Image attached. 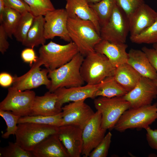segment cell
I'll use <instances>...</instances> for the list:
<instances>
[{"instance_id": "1", "label": "cell", "mask_w": 157, "mask_h": 157, "mask_svg": "<svg viewBox=\"0 0 157 157\" xmlns=\"http://www.w3.org/2000/svg\"><path fill=\"white\" fill-rule=\"evenodd\" d=\"M67 29L71 41L84 57L95 51V46L102 40L92 22L77 16L68 17Z\"/></svg>"}, {"instance_id": "2", "label": "cell", "mask_w": 157, "mask_h": 157, "mask_svg": "<svg viewBox=\"0 0 157 157\" xmlns=\"http://www.w3.org/2000/svg\"><path fill=\"white\" fill-rule=\"evenodd\" d=\"M84 57L79 52L69 62L55 69L49 71L48 74L51 85L49 91L53 92L58 88L83 85L85 82L80 73Z\"/></svg>"}, {"instance_id": "3", "label": "cell", "mask_w": 157, "mask_h": 157, "mask_svg": "<svg viewBox=\"0 0 157 157\" xmlns=\"http://www.w3.org/2000/svg\"><path fill=\"white\" fill-rule=\"evenodd\" d=\"M115 68L105 56L94 51L84 58L80 73L87 84L95 85L107 77L113 76Z\"/></svg>"}, {"instance_id": "4", "label": "cell", "mask_w": 157, "mask_h": 157, "mask_svg": "<svg viewBox=\"0 0 157 157\" xmlns=\"http://www.w3.org/2000/svg\"><path fill=\"white\" fill-rule=\"evenodd\" d=\"M38 58L49 71L60 67L70 61L79 51L72 41L61 45L52 41L41 46L38 50Z\"/></svg>"}, {"instance_id": "5", "label": "cell", "mask_w": 157, "mask_h": 157, "mask_svg": "<svg viewBox=\"0 0 157 157\" xmlns=\"http://www.w3.org/2000/svg\"><path fill=\"white\" fill-rule=\"evenodd\" d=\"M17 126L15 142L24 149L31 152L48 137L57 133L58 127L28 122L18 124Z\"/></svg>"}, {"instance_id": "6", "label": "cell", "mask_w": 157, "mask_h": 157, "mask_svg": "<svg viewBox=\"0 0 157 157\" xmlns=\"http://www.w3.org/2000/svg\"><path fill=\"white\" fill-rule=\"evenodd\" d=\"M156 119L157 102L128 109L121 116L114 129L120 132L130 129H145Z\"/></svg>"}, {"instance_id": "7", "label": "cell", "mask_w": 157, "mask_h": 157, "mask_svg": "<svg viewBox=\"0 0 157 157\" xmlns=\"http://www.w3.org/2000/svg\"><path fill=\"white\" fill-rule=\"evenodd\" d=\"M94 103L97 111L101 114V126L106 130L114 128L123 113L130 108L129 103L123 97H99L95 98Z\"/></svg>"}, {"instance_id": "8", "label": "cell", "mask_w": 157, "mask_h": 157, "mask_svg": "<svg viewBox=\"0 0 157 157\" xmlns=\"http://www.w3.org/2000/svg\"><path fill=\"white\" fill-rule=\"evenodd\" d=\"M129 32L128 17L116 3L109 20L101 27L100 35L102 39L112 42L125 43Z\"/></svg>"}, {"instance_id": "9", "label": "cell", "mask_w": 157, "mask_h": 157, "mask_svg": "<svg viewBox=\"0 0 157 157\" xmlns=\"http://www.w3.org/2000/svg\"><path fill=\"white\" fill-rule=\"evenodd\" d=\"M35 96L33 91H20L10 87L7 96L0 103V110L10 111L20 117L30 115Z\"/></svg>"}, {"instance_id": "10", "label": "cell", "mask_w": 157, "mask_h": 157, "mask_svg": "<svg viewBox=\"0 0 157 157\" xmlns=\"http://www.w3.org/2000/svg\"><path fill=\"white\" fill-rule=\"evenodd\" d=\"M42 65L43 62L38 57L27 72L20 76L15 75L13 76L12 87L24 91L44 85L48 90L51 83L48 76L49 70L47 68L41 69L40 67Z\"/></svg>"}, {"instance_id": "11", "label": "cell", "mask_w": 157, "mask_h": 157, "mask_svg": "<svg viewBox=\"0 0 157 157\" xmlns=\"http://www.w3.org/2000/svg\"><path fill=\"white\" fill-rule=\"evenodd\" d=\"M157 97V86L153 80L141 76L135 87L123 97L128 101L130 108L151 104Z\"/></svg>"}, {"instance_id": "12", "label": "cell", "mask_w": 157, "mask_h": 157, "mask_svg": "<svg viewBox=\"0 0 157 157\" xmlns=\"http://www.w3.org/2000/svg\"><path fill=\"white\" fill-rule=\"evenodd\" d=\"M44 36L46 40L58 37L65 41H71L67 29L68 14L65 9H55L44 16Z\"/></svg>"}, {"instance_id": "13", "label": "cell", "mask_w": 157, "mask_h": 157, "mask_svg": "<svg viewBox=\"0 0 157 157\" xmlns=\"http://www.w3.org/2000/svg\"><path fill=\"white\" fill-rule=\"evenodd\" d=\"M84 101L72 102L62 107V126L73 125L83 129L95 113Z\"/></svg>"}, {"instance_id": "14", "label": "cell", "mask_w": 157, "mask_h": 157, "mask_svg": "<svg viewBox=\"0 0 157 157\" xmlns=\"http://www.w3.org/2000/svg\"><path fill=\"white\" fill-rule=\"evenodd\" d=\"M106 130L101 126V115L97 111L82 131L83 145L81 155L89 156L91 152L105 135Z\"/></svg>"}, {"instance_id": "15", "label": "cell", "mask_w": 157, "mask_h": 157, "mask_svg": "<svg viewBox=\"0 0 157 157\" xmlns=\"http://www.w3.org/2000/svg\"><path fill=\"white\" fill-rule=\"evenodd\" d=\"M83 129L73 125H64L58 127L59 138L66 149L69 157H80L83 141Z\"/></svg>"}, {"instance_id": "16", "label": "cell", "mask_w": 157, "mask_h": 157, "mask_svg": "<svg viewBox=\"0 0 157 157\" xmlns=\"http://www.w3.org/2000/svg\"><path fill=\"white\" fill-rule=\"evenodd\" d=\"M101 84L58 88L53 92L57 96L58 106L62 108L66 103L85 100L88 98L95 99V94Z\"/></svg>"}, {"instance_id": "17", "label": "cell", "mask_w": 157, "mask_h": 157, "mask_svg": "<svg viewBox=\"0 0 157 157\" xmlns=\"http://www.w3.org/2000/svg\"><path fill=\"white\" fill-rule=\"evenodd\" d=\"M130 36L136 35L152 24L157 18V12L145 3L128 17Z\"/></svg>"}, {"instance_id": "18", "label": "cell", "mask_w": 157, "mask_h": 157, "mask_svg": "<svg viewBox=\"0 0 157 157\" xmlns=\"http://www.w3.org/2000/svg\"><path fill=\"white\" fill-rule=\"evenodd\" d=\"M125 43H113L102 39L95 47V51L105 56L115 68L127 63L128 57Z\"/></svg>"}, {"instance_id": "19", "label": "cell", "mask_w": 157, "mask_h": 157, "mask_svg": "<svg viewBox=\"0 0 157 157\" xmlns=\"http://www.w3.org/2000/svg\"><path fill=\"white\" fill-rule=\"evenodd\" d=\"M34 157H69L57 133L50 135L32 151Z\"/></svg>"}, {"instance_id": "20", "label": "cell", "mask_w": 157, "mask_h": 157, "mask_svg": "<svg viewBox=\"0 0 157 157\" xmlns=\"http://www.w3.org/2000/svg\"><path fill=\"white\" fill-rule=\"evenodd\" d=\"M57 97L54 92L49 91L42 96H35L30 115L51 116L62 111L57 104Z\"/></svg>"}, {"instance_id": "21", "label": "cell", "mask_w": 157, "mask_h": 157, "mask_svg": "<svg viewBox=\"0 0 157 157\" xmlns=\"http://www.w3.org/2000/svg\"><path fill=\"white\" fill-rule=\"evenodd\" d=\"M65 9L69 17L77 16L84 20H90L94 24L100 35L101 26L98 18L87 0H65Z\"/></svg>"}, {"instance_id": "22", "label": "cell", "mask_w": 157, "mask_h": 157, "mask_svg": "<svg viewBox=\"0 0 157 157\" xmlns=\"http://www.w3.org/2000/svg\"><path fill=\"white\" fill-rule=\"evenodd\" d=\"M128 54L126 63L142 76L153 80L157 78V72L152 66L145 53L142 50L132 49Z\"/></svg>"}, {"instance_id": "23", "label": "cell", "mask_w": 157, "mask_h": 157, "mask_svg": "<svg viewBox=\"0 0 157 157\" xmlns=\"http://www.w3.org/2000/svg\"><path fill=\"white\" fill-rule=\"evenodd\" d=\"M141 76L127 63L116 68L113 75L116 81L128 92L135 87Z\"/></svg>"}, {"instance_id": "24", "label": "cell", "mask_w": 157, "mask_h": 157, "mask_svg": "<svg viewBox=\"0 0 157 157\" xmlns=\"http://www.w3.org/2000/svg\"><path fill=\"white\" fill-rule=\"evenodd\" d=\"M44 23L43 16L35 17L26 39L22 45L28 47L33 48L45 44L46 39L44 36Z\"/></svg>"}, {"instance_id": "25", "label": "cell", "mask_w": 157, "mask_h": 157, "mask_svg": "<svg viewBox=\"0 0 157 157\" xmlns=\"http://www.w3.org/2000/svg\"><path fill=\"white\" fill-rule=\"evenodd\" d=\"M127 92L112 76L106 78L101 82L100 86L95 94V97H123Z\"/></svg>"}, {"instance_id": "26", "label": "cell", "mask_w": 157, "mask_h": 157, "mask_svg": "<svg viewBox=\"0 0 157 157\" xmlns=\"http://www.w3.org/2000/svg\"><path fill=\"white\" fill-rule=\"evenodd\" d=\"M116 4V0H101L98 3L89 4L98 18L101 27L108 22Z\"/></svg>"}, {"instance_id": "27", "label": "cell", "mask_w": 157, "mask_h": 157, "mask_svg": "<svg viewBox=\"0 0 157 157\" xmlns=\"http://www.w3.org/2000/svg\"><path fill=\"white\" fill-rule=\"evenodd\" d=\"M22 14L13 9L5 7L1 18L0 19L1 24L8 37L12 39V36L21 17Z\"/></svg>"}, {"instance_id": "28", "label": "cell", "mask_w": 157, "mask_h": 157, "mask_svg": "<svg viewBox=\"0 0 157 157\" xmlns=\"http://www.w3.org/2000/svg\"><path fill=\"white\" fill-rule=\"evenodd\" d=\"M26 122L50 125L59 127L62 125V112L51 116L28 115L21 117L18 121V124Z\"/></svg>"}, {"instance_id": "29", "label": "cell", "mask_w": 157, "mask_h": 157, "mask_svg": "<svg viewBox=\"0 0 157 157\" xmlns=\"http://www.w3.org/2000/svg\"><path fill=\"white\" fill-rule=\"evenodd\" d=\"M34 17L35 16L30 12L22 14L13 35L17 41L22 44L25 41Z\"/></svg>"}, {"instance_id": "30", "label": "cell", "mask_w": 157, "mask_h": 157, "mask_svg": "<svg viewBox=\"0 0 157 157\" xmlns=\"http://www.w3.org/2000/svg\"><path fill=\"white\" fill-rule=\"evenodd\" d=\"M132 42L138 44H154L157 42V18L155 22L139 34L130 36Z\"/></svg>"}, {"instance_id": "31", "label": "cell", "mask_w": 157, "mask_h": 157, "mask_svg": "<svg viewBox=\"0 0 157 157\" xmlns=\"http://www.w3.org/2000/svg\"><path fill=\"white\" fill-rule=\"evenodd\" d=\"M29 5L31 13L35 16H44L48 12L55 9L51 0H24Z\"/></svg>"}, {"instance_id": "32", "label": "cell", "mask_w": 157, "mask_h": 157, "mask_svg": "<svg viewBox=\"0 0 157 157\" xmlns=\"http://www.w3.org/2000/svg\"><path fill=\"white\" fill-rule=\"evenodd\" d=\"M0 115L5 121L7 126L6 131L2 135V138L7 139L11 135H15L17 129L18 121L21 117L10 111L1 110H0Z\"/></svg>"}, {"instance_id": "33", "label": "cell", "mask_w": 157, "mask_h": 157, "mask_svg": "<svg viewBox=\"0 0 157 157\" xmlns=\"http://www.w3.org/2000/svg\"><path fill=\"white\" fill-rule=\"evenodd\" d=\"M1 157H34L32 152L26 151L15 142H9L8 145L0 149Z\"/></svg>"}, {"instance_id": "34", "label": "cell", "mask_w": 157, "mask_h": 157, "mask_svg": "<svg viewBox=\"0 0 157 157\" xmlns=\"http://www.w3.org/2000/svg\"><path fill=\"white\" fill-rule=\"evenodd\" d=\"M112 134L109 131L101 141L91 152L90 157H106L111 141Z\"/></svg>"}, {"instance_id": "35", "label": "cell", "mask_w": 157, "mask_h": 157, "mask_svg": "<svg viewBox=\"0 0 157 157\" xmlns=\"http://www.w3.org/2000/svg\"><path fill=\"white\" fill-rule=\"evenodd\" d=\"M117 4L128 17L135 9L145 3V0H116Z\"/></svg>"}, {"instance_id": "36", "label": "cell", "mask_w": 157, "mask_h": 157, "mask_svg": "<svg viewBox=\"0 0 157 157\" xmlns=\"http://www.w3.org/2000/svg\"><path fill=\"white\" fill-rule=\"evenodd\" d=\"M4 2L5 7L13 9L21 14L31 12L29 6L24 0H4Z\"/></svg>"}, {"instance_id": "37", "label": "cell", "mask_w": 157, "mask_h": 157, "mask_svg": "<svg viewBox=\"0 0 157 157\" xmlns=\"http://www.w3.org/2000/svg\"><path fill=\"white\" fill-rule=\"evenodd\" d=\"M21 56L24 62L29 63L31 67L33 62L34 63L37 61L38 58L36 55L33 48L29 47L22 51Z\"/></svg>"}, {"instance_id": "38", "label": "cell", "mask_w": 157, "mask_h": 157, "mask_svg": "<svg viewBox=\"0 0 157 157\" xmlns=\"http://www.w3.org/2000/svg\"><path fill=\"white\" fill-rule=\"evenodd\" d=\"M146 139L149 146L157 151V129L153 130L149 126L145 129Z\"/></svg>"}, {"instance_id": "39", "label": "cell", "mask_w": 157, "mask_h": 157, "mask_svg": "<svg viewBox=\"0 0 157 157\" xmlns=\"http://www.w3.org/2000/svg\"><path fill=\"white\" fill-rule=\"evenodd\" d=\"M142 50L145 53L152 66L157 72V53L153 48L146 47L142 48Z\"/></svg>"}, {"instance_id": "40", "label": "cell", "mask_w": 157, "mask_h": 157, "mask_svg": "<svg viewBox=\"0 0 157 157\" xmlns=\"http://www.w3.org/2000/svg\"><path fill=\"white\" fill-rule=\"evenodd\" d=\"M8 35L2 25H0V51L4 54L8 49L9 44L7 41Z\"/></svg>"}, {"instance_id": "41", "label": "cell", "mask_w": 157, "mask_h": 157, "mask_svg": "<svg viewBox=\"0 0 157 157\" xmlns=\"http://www.w3.org/2000/svg\"><path fill=\"white\" fill-rule=\"evenodd\" d=\"M13 76L6 72H2L0 74V85L3 87H7L13 84Z\"/></svg>"}, {"instance_id": "42", "label": "cell", "mask_w": 157, "mask_h": 157, "mask_svg": "<svg viewBox=\"0 0 157 157\" xmlns=\"http://www.w3.org/2000/svg\"><path fill=\"white\" fill-rule=\"evenodd\" d=\"M5 8L4 0H0V19L1 18Z\"/></svg>"}, {"instance_id": "43", "label": "cell", "mask_w": 157, "mask_h": 157, "mask_svg": "<svg viewBox=\"0 0 157 157\" xmlns=\"http://www.w3.org/2000/svg\"><path fill=\"white\" fill-rule=\"evenodd\" d=\"M101 0H87L89 4L95 3H98Z\"/></svg>"}, {"instance_id": "44", "label": "cell", "mask_w": 157, "mask_h": 157, "mask_svg": "<svg viewBox=\"0 0 157 157\" xmlns=\"http://www.w3.org/2000/svg\"><path fill=\"white\" fill-rule=\"evenodd\" d=\"M153 47L157 53V42L153 44Z\"/></svg>"}, {"instance_id": "45", "label": "cell", "mask_w": 157, "mask_h": 157, "mask_svg": "<svg viewBox=\"0 0 157 157\" xmlns=\"http://www.w3.org/2000/svg\"><path fill=\"white\" fill-rule=\"evenodd\" d=\"M153 81L156 85L157 86V78L154 80Z\"/></svg>"}]
</instances>
